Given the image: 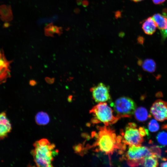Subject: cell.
<instances>
[{
  "mask_svg": "<svg viewBox=\"0 0 167 167\" xmlns=\"http://www.w3.org/2000/svg\"><path fill=\"white\" fill-rule=\"evenodd\" d=\"M131 0L135 2H139L142 1H143V0Z\"/></svg>",
  "mask_w": 167,
  "mask_h": 167,
  "instance_id": "obj_30",
  "label": "cell"
},
{
  "mask_svg": "<svg viewBox=\"0 0 167 167\" xmlns=\"http://www.w3.org/2000/svg\"><path fill=\"white\" fill-rule=\"evenodd\" d=\"M163 96L162 93L161 91L157 92L155 94V96L157 97H162Z\"/></svg>",
  "mask_w": 167,
  "mask_h": 167,
  "instance_id": "obj_25",
  "label": "cell"
},
{
  "mask_svg": "<svg viewBox=\"0 0 167 167\" xmlns=\"http://www.w3.org/2000/svg\"><path fill=\"white\" fill-rule=\"evenodd\" d=\"M156 25L152 17H149L143 23L142 28L144 32L148 35H152L156 32Z\"/></svg>",
  "mask_w": 167,
  "mask_h": 167,
  "instance_id": "obj_11",
  "label": "cell"
},
{
  "mask_svg": "<svg viewBox=\"0 0 167 167\" xmlns=\"http://www.w3.org/2000/svg\"><path fill=\"white\" fill-rule=\"evenodd\" d=\"M166 0H152L153 3L155 4L159 5L164 2Z\"/></svg>",
  "mask_w": 167,
  "mask_h": 167,
  "instance_id": "obj_21",
  "label": "cell"
},
{
  "mask_svg": "<svg viewBox=\"0 0 167 167\" xmlns=\"http://www.w3.org/2000/svg\"><path fill=\"white\" fill-rule=\"evenodd\" d=\"M97 131L92 133L95 141L86 149L93 148V151L101 152L109 156L110 161L111 156L115 152L123 154L126 149V145L122 141L121 135H117L115 131L109 126H97Z\"/></svg>",
  "mask_w": 167,
  "mask_h": 167,
  "instance_id": "obj_1",
  "label": "cell"
},
{
  "mask_svg": "<svg viewBox=\"0 0 167 167\" xmlns=\"http://www.w3.org/2000/svg\"><path fill=\"white\" fill-rule=\"evenodd\" d=\"M115 18L116 19L120 18L121 16V12L120 11H116L115 13Z\"/></svg>",
  "mask_w": 167,
  "mask_h": 167,
  "instance_id": "obj_23",
  "label": "cell"
},
{
  "mask_svg": "<svg viewBox=\"0 0 167 167\" xmlns=\"http://www.w3.org/2000/svg\"><path fill=\"white\" fill-rule=\"evenodd\" d=\"M109 87L102 83H100L90 89L93 99L97 103L110 101L111 97Z\"/></svg>",
  "mask_w": 167,
  "mask_h": 167,
  "instance_id": "obj_7",
  "label": "cell"
},
{
  "mask_svg": "<svg viewBox=\"0 0 167 167\" xmlns=\"http://www.w3.org/2000/svg\"><path fill=\"white\" fill-rule=\"evenodd\" d=\"M143 165L144 167H157L158 165L157 158L153 155L145 157L144 158V162Z\"/></svg>",
  "mask_w": 167,
  "mask_h": 167,
  "instance_id": "obj_15",
  "label": "cell"
},
{
  "mask_svg": "<svg viewBox=\"0 0 167 167\" xmlns=\"http://www.w3.org/2000/svg\"><path fill=\"white\" fill-rule=\"evenodd\" d=\"M150 113L155 119L159 121L167 119V102L161 99L156 101L150 108Z\"/></svg>",
  "mask_w": 167,
  "mask_h": 167,
  "instance_id": "obj_8",
  "label": "cell"
},
{
  "mask_svg": "<svg viewBox=\"0 0 167 167\" xmlns=\"http://www.w3.org/2000/svg\"><path fill=\"white\" fill-rule=\"evenodd\" d=\"M134 122L129 123L124 130H121L122 141L126 145L141 146L143 142V137L141 135L139 128Z\"/></svg>",
  "mask_w": 167,
  "mask_h": 167,
  "instance_id": "obj_6",
  "label": "cell"
},
{
  "mask_svg": "<svg viewBox=\"0 0 167 167\" xmlns=\"http://www.w3.org/2000/svg\"><path fill=\"white\" fill-rule=\"evenodd\" d=\"M36 122L39 125H43L47 124L49 121L48 114L46 113L41 112L38 113L35 117Z\"/></svg>",
  "mask_w": 167,
  "mask_h": 167,
  "instance_id": "obj_14",
  "label": "cell"
},
{
  "mask_svg": "<svg viewBox=\"0 0 167 167\" xmlns=\"http://www.w3.org/2000/svg\"><path fill=\"white\" fill-rule=\"evenodd\" d=\"M113 110L105 102H100L90 110L92 117L91 123L97 124L102 123L106 126L115 123L120 119L113 114Z\"/></svg>",
  "mask_w": 167,
  "mask_h": 167,
  "instance_id": "obj_3",
  "label": "cell"
},
{
  "mask_svg": "<svg viewBox=\"0 0 167 167\" xmlns=\"http://www.w3.org/2000/svg\"><path fill=\"white\" fill-rule=\"evenodd\" d=\"M88 4V2L87 0H85L83 2V5L84 6H87Z\"/></svg>",
  "mask_w": 167,
  "mask_h": 167,
  "instance_id": "obj_27",
  "label": "cell"
},
{
  "mask_svg": "<svg viewBox=\"0 0 167 167\" xmlns=\"http://www.w3.org/2000/svg\"><path fill=\"white\" fill-rule=\"evenodd\" d=\"M72 97V96H69L68 98V101H71V100Z\"/></svg>",
  "mask_w": 167,
  "mask_h": 167,
  "instance_id": "obj_29",
  "label": "cell"
},
{
  "mask_svg": "<svg viewBox=\"0 0 167 167\" xmlns=\"http://www.w3.org/2000/svg\"><path fill=\"white\" fill-rule=\"evenodd\" d=\"M141 66L143 70L149 73L154 72L156 68L155 62L151 59H146L143 62Z\"/></svg>",
  "mask_w": 167,
  "mask_h": 167,
  "instance_id": "obj_13",
  "label": "cell"
},
{
  "mask_svg": "<svg viewBox=\"0 0 167 167\" xmlns=\"http://www.w3.org/2000/svg\"><path fill=\"white\" fill-rule=\"evenodd\" d=\"M157 27L160 30H163L167 28V10L165 9L163 14H155L152 17Z\"/></svg>",
  "mask_w": 167,
  "mask_h": 167,
  "instance_id": "obj_10",
  "label": "cell"
},
{
  "mask_svg": "<svg viewBox=\"0 0 167 167\" xmlns=\"http://www.w3.org/2000/svg\"><path fill=\"white\" fill-rule=\"evenodd\" d=\"M156 140L161 145L165 146L167 145V132L163 131L159 132L156 137Z\"/></svg>",
  "mask_w": 167,
  "mask_h": 167,
  "instance_id": "obj_16",
  "label": "cell"
},
{
  "mask_svg": "<svg viewBox=\"0 0 167 167\" xmlns=\"http://www.w3.org/2000/svg\"><path fill=\"white\" fill-rule=\"evenodd\" d=\"M45 80L48 84H52L54 82L55 79L54 78H50L49 77H46L45 78Z\"/></svg>",
  "mask_w": 167,
  "mask_h": 167,
  "instance_id": "obj_20",
  "label": "cell"
},
{
  "mask_svg": "<svg viewBox=\"0 0 167 167\" xmlns=\"http://www.w3.org/2000/svg\"><path fill=\"white\" fill-rule=\"evenodd\" d=\"M148 127L151 132H156L159 130V125L156 119H152L149 122Z\"/></svg>",
  "mask_w": 167,
  "mask_h": 167,
  "instance_id": "obj_17",
  "label": "cell"
},
{
  "mask_svg": "<svg viewBox=\"0 0 167 167\" xmlns=\"http://www.w3.org/2000/svg\"><path fill=\"white\" fill-rule=\"evenodd\" d=\"M112 106L116 113V116L121 118H131L136 109V105L131 98L123 96L117 99L114 103L111 102Z\"/></svg>",
  "mask_w": 167,
  "mask_h": 167,
  "instance_id": "obj_5",
  "label": "cell"
},
{
  "mask_svg": "<svg viewBox=\"0 0 167 167\" xmlns=\"http://www.w3.org/2000/svg\"><path fill=\"white\" fill-rule=\"evenodd\" d=\"M160 166L161 167H167V161L161 163Z\"/></svg>",
  "mask_w": 167,
  "mask_h": 167,
  "instance_id": "obj_26",
  "label": "cell"
},
{
  "mask_svg": "<svg viewBox=\"0 0 167 167\" xmlns=\"http://www.w3.org/2000/svg\"><path fill=\"white\" fill-rule=\"evenodd\" d=\"M152 155L150 148L147 147L129 145L122 158L126 160L129 166L135 167L143 165L145 157Z\"/></svg>",
  "mask_w": 167,
  "mask_h": 167,
  "instance_id": "obj_4",
  "label": "cell"
},
{
  "mask_svg": "<svg viewBox=\"0 0 167 167\" xmlns=\"http://www.w3.org/2000/svg\"><path fill=\"white\" fill-rule=\"evenodd\" d=\"M144 38L142 36H139L137 38V41L138 43L142 45L144 42Z\"/></svg>",
  "mask_w": 167,
  "mask_h": 167,
  "instance_id": "obj_22",
  "label": "cell"
},
{
  "mask_svg": "<svg viewBox=\"0 0 167 167\" xmlns=\"http://www.w3.org/2000/svg\"><path fill=\"white\" fill-rule=\"evenodd\" d=\"M37 83L36 81L34 80H31L29 82V84L31 86H34L36 85Z\"/></svg>",
  "mask_w": 167,
  "mask_h": 167,
  "instance_id": "obj_24",
  "label": "cell"
},
{
  "mask_svg": "<svg viewBox=\"0 0 167 167\" xmlns=\"http://www.w3.org/2000/svg\"><path fill=\"white\" fill-rule=\"evenodd\" d=\"M34 149L31 152L34 161L38 167H52L54 157L58 154L55 145L51 143L46 139H43L34 144Z\"/></svg>",
  "mask_w": 167,
  "mask_h": 167,
  "instance_id": "obj_2",
  "label": "cell"
},
{
  "mask_svg": "<svg viewBox=\"0 0 167 167\" xmlns=\"http://www.w3.org/2000/svg\"><path fill=\"white\" fill-rule=\"evenodd\" d=\"M135 119L138 121L143 122L146 121L148 118L151 117L149 115L147 109L143 107H140L136 109L134 112Z\"/></svg>",
  "mask_w": 167,
  "mask_h": 167,
  "instance_id": "obj_12",
  "label": "cell"
},
{
  "mask_svg": "<svg viewBox=\"0 0 167 167\" xmlns=\"http://www.w3.org/2000/svg\"><path fill=\"white\" fill-rule=\"evenodd\" d=\"M162 41H164L167 37V28L161 31Z\"/></svg>",
  "mask_w": 167,
  "mask_h": 167,
  "instance_id": "obj_19",
  "label": "cell"
},
{
  "mask_svg": "<svg viewBox=\"0 0 167 167\" xmlns=\"http://www.w3.org/2000/svg\"><path fill=\"white\" fill-rule=\"evenodd\" d=\"M11 130V124L7 117L6 113L4 111L0 113V140L6 137Z\"/></svg>",
  "mask_w": 167,
  "mask_h": 167,
  "instance_id": "obj_9",
  "label": "cell"
},
{
  "mask_svg": "<svg viewBox=\"0 0 167 167\" xmlns=\"http://www.w3.org/2000/svg\"><path fill=\"white\" fill-rule=\"evenodd\" d=\"M150 149L153 155L158 158L161 157V151L160 147L157 146H153L150 148Z\"/></svg>",
  "mask_w": 167,
  "mask_h": 167,
  "instance_id": "obj_18",
  "label": "cell"
},
{
  "mask_svg": "<svg viewBox=\"0 0 167 167\" xmlns=\"http://www.w3.org/2000/svg\"><path fill=\"white\" fill-rule=\"evenodd\" d=\"M162 129L167 130V124L163 125L162 127Z\"/></svg>",
  "mask_w": 167,
  "mask_h": 167,
  "instance_id": "obj_28",
  "label": "cell"
}]
</instances>
